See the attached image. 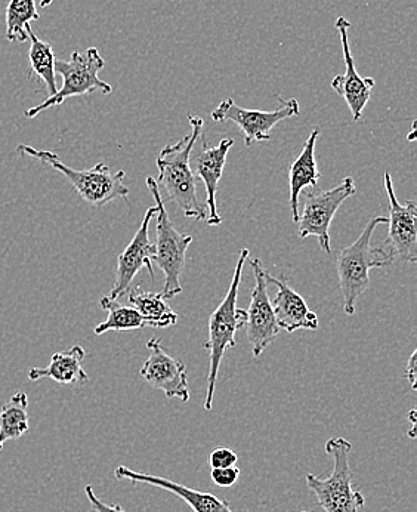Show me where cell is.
<instances>
[{
	"label": "cell",
	"mask_w": 417,
	"mask_h": 512,
	"mask_svg": "<svg viewBox=\"0 0 417 512\" xmlns=\"http://www.w3.org/2000/svg\"><path fill=\"white\" fill-rule=\"evenodd\" d=\"M188 120L193 128L191 134L160 151L156 160L159 169L156 181L165 187L169 200L181 209L185 218L206 221L208 209L197 197V178L191 171L190 163L193 148L203 135V119L188 113Z\"/></svg>",
	"instance_id": "cell-1"
},
{
	"label": "cell",
	"mask_w": 417,
	"mask_h": 512,
	"mask_svg": "<svg viewBox=\"0 0 417 512\" xmlns=\"http://www.w3.org/2000/svg\"><path fill=\"white\" fill-rule=\"evenodd\" d=\"M388 224V218L376 217L367 222L363 233L336 259L339 286L344 298V313L354 316L357 299L369 289L370 270L394 264V259L383 248H372V237L378 225Z\"/></svg>",
	"instance_id": "cell-2"
},
{
	"label": "cell",
	"mask_w": 417,
	"mask_h": 512,
	"mask_svg": "<svg viewBox=\"0 0 417 512\" xmlns=\"http://www.w3.org/2000/svg\"><path fill=\"white\" fill-rule=\"evenodd\" d=\"M249 249L240 251L239 261L234 268L233 280L227 295L222 299L219 307L213 311L209 320V339L203 344V348L209 351V375L208 393H206L205 409L212 410L213 397H215L216 381H218L219 367L228 348L236 347V335L246 325V310L237 308V296H239L240 282L244 262L249 259Z\"/></svg>",
	"instance_id": "cell-3"
},
{
	"label": "cell",
	"mask_w": 417,
	"mask_h": 512,
	"mask_svg": "<svg viewBox=\"0 0 417 512\" xmlns=\"http://www.w3.org/2000/svg\"><path fill=\"white\" fill-rule=\"evenodd\" d=\"M17 151L20 154H24V156L39 160L43 165L49 166V168L57 171L58 174L63 175L73 185L77 194L86 203L94 206V208H104L105 205L113 202V200L129 196V188L123 183L126 172H113L104 162L97 163L94 168L77 171V169L67 166L52 151L37 150V148L27 146V144H20L17 147Z\"/></svg>",
	"instance_id": "cell-4"
},
{
	"label": "cell",
	"mask_w": 417,
	"mask_h": 512,
	"mask_svg": "<svg viewBox=\"0 0 417 512\" xmlns=\"http://www.w3.org/2000/svg\"><path fill=\"white\" fill-rule=\"evenodd\" d=\"M351 450V441L344 437L327 440L326 453L333 458L332 474L327 478L307 474L308 489L317 496L318 505L326 512H358L366 505L363 493L352 484Z\"/></svg>",
	"instance_id": "cell-5"
},
{
	"label": "cell",
	"mask_w": 417,
	"mask_h": 512,
	"mask_svg": "<svg viewBox=\"0 0 417 512\" xmlns=\"http://www.w3.org/2000/svg\"><path fill=\"white\" fill-rule=\"evenodd\" d=\"M147 185L157 208L156 243H154L156 252H154L153 261L165 274V285L160 295L169 301L182 292L181 274L185 268V259H187L185 255H187L188 246L193 242V236L179 233L172 224L157 181L148 177Z\"/></svg>",
	"instance_id": "cell-6"
},
{
	"label": "cell",
	"mask_w": 417,
	"mask_h": 512,
	"mask_svg": "<svg viewBox=\"0 0 417 512\" xmlns=\"http://www.w3.org/2000/svg\"><path fill=\"white\" fill-rule=\"evenodd\" d=\"M105 67L104 58L97 48H89L83 52H73L70 61L55 60V73L63 77V88L57 94L46 98L39 106L26 111L27 119L39 116L51 107L61 106L67 98L82 97L100 91L108 95L113 92V86L100 79L98 73Z\"/></svg>",
	"instance_id": "cell-7"
},
{
	"label": "cell",
	"mask_w": 417,
	"mask_h": 512,
	"mask_svg": "<svg viewBox=\"0 0 417 512\" xmlns=\"http://www.w3.org/2000/svg\"><path fill=\"white\" fill-rule=\"evenodd\" d=\"M357 193L354 178L347 177L335 187L324 191H308L304 208L299 214V239L314 236L318 239L321 251L332 254L330 225L342 203Z\"/></svg>",
	"instance_id": "cell-8"
},
{
	"label": "cell",
	"mask_w": 417,
	"mask_h": 512,
	"mask_svg": "<svg viewBox=\"0 0 417 512\" xmlns=\"http://www.w3.org/2000/svg\"><path fill=\"white\" fill-rule=\"evenodd\" d=\"M276 98L280 101V107L273 111L243 109L234 103L233 98H228L212 111V120L236 123L237 128L243 132L244 144L247 147L270 141L274 126L301 113V107L295 98L284 100L278 94Z\"/></svg>",
	"instance_id": "cell-9"
},
{
	"label": "cell",
	"mask_w": 417,
	"mask_h": 512,
	"mask_svg": "<svg viewBox=\"0 0 417 512\" xmlns=\"http://www.w3.org/2000/svg\"><path fill=\"white\" fill-rule=\"evenodd\" d=\"M250 258V267L255 274V288L250 298L249 310L246 311L247 341L252 347V356L259 357L265 348L276 339L278 328L274 316L273 304L268 295L267 271L259 258Z\"/></svg>",
	"instance_id": "cell-10"
},
{
	"label": "cell",
	"mask_w": 417,
	"mask_h": 512,
	"mask_svg": "<svg viewBox=\"0 0 417 512\" xmlns=\"http://www.w3.org/2000/svg\"><path fill=\"white\" fill-rule=\"evenodd\" d=\"M385 190L389 200L388 237L382 246L391 258L415 264L417 261V208L413 200L398 202L395 196L394 183L391 174L385 172Z\"/></svg>",
	"instance_id": "cell-11"
},
{
	"label": "cell",
	"mask_w": 417,
	"mask_h": 512,
	"mask_svg": "<svg viewBox=\"0 0 417 512\" xmlns=\"http://www.w3.org/2000/svg\"><path fill=\"white\" fill-rule=\"evenodd\" d=\"M147 348L150 354L139 375L151 387L162 390L168 399L187 403L190 400L187 367L181 360L169 354L159 338H151L147 342Z\"/></svg>",
	"instance_id": "cell-12"
},
{
	"label": "cell",
	"mask_w": 417,
	"mask_h": 512,
	"mask_svg": "<svg viewBox=\"0 0 417 512\" xmlns=\"http://www.w3.org/2000/svg\"><path fill=\"white\" fill-rule=\"evenodd\" d=\"M156 215V206L147 209L141 227L135 233L134 239L117 258L116 279H114L113 289H111L108 298L119 299L126 292L131 291L132 282H134L139 271L144 270V268H147L151 279H154L153 258L156 249L151 243L148 230H150V222L153 221Z\"/></svg>",
	"instance_id": "cell-13"
},
{
	"label": "cell",
	"mask_w": 417,
	"mask_h": 512,
	"mask_svg": "<svg viewBox=\"0 0 417 512\" xmlns=\"http://www.w3.org/2000/svg\"><path fill=\"white\" fill-rule=\"evenodd\" d=\"M197 147L194 146L191 153V171L194 177L200 178L205 184L206 190V209H208V224L210 227L221 225L222 218L216 208V193H218V184L224 175V168L227 165L228 153L234 146L233 140L219 141L218 146L210 147L206 138L200 137L197 140Z\"/></svg>",
	"instance_id": "cell-14"
},
{
	"label": "cell",
	"mask_w": 417,
	"mask_h": 512,
	"mask_svg": "<svg viewBox=\"0 0 417 512\" xmlns=\"http://www.w3.org/2000/svg\"><path fill=\"white\" fill-rule=\"evenodd\" d=\"M351 21L347 18L339 17L336 20L335 27L341 35L342 51H344V63L347 67L345 74H339L332 80V89L336 94L341 95L347 103L349 111L352 114V120L358 122L363 116V111L369 104L372 97L373 88L376 82L372 77H361L355 69L354 57L349 49L348 30L351 29Z\"/></svg>",
	"instance_id": "cell-15"
},
{
	"label": "cell",
	"mask_w": 417,
	"mask_h": 512,
	"mask_svg": "<svg viewBox=\"0 0 417 512\" xmlns=\"http://www.w3.org/2000/svg\"><path fill=\"white\" fill-rule=\"evenodd\" d=\"M114 477L117 480H129L132 483L148 484V486L157 487V489L168 490L169 493L184 501L194 512H237L231 508V505L225 499L218 498L213 493L190 489V487L182 486V484L169 480V478L138 473V471L123 467V465L116 468Z\"/></svg>",
	"instance_id": "cell-16"
},
{
	"label": "cell",
	"mask_w": 417,
	"mask_h": 512,
	"mask_svg": "<svg viewBox=\"0 0 417 512\" xmlns=\"http://www.w3.org/2000/svg\"><path fill=\"white\" fill-rule=\"evenodd\" d=\"M267 283L277 288V295L274 296L271 304H273L278 328L286 330L287 333H293L299 329H318L317 314L308 307L307 302L298 292L290 288L286 280L277 279L267 273Z\"/></svg>",
	"instance_id": "cell-17"
},
{
	"label": "cell",
	"mask_w": 417,
	"mask_h": 512,
	"mask_svg": "<svg viewBox=\"0 0 417 512\" xmlns=\"http://www.w3.org/2000/svg\"><path fill=\"white\" fill-rule=\"evenodd\" d=\"M320 137V129L315 128L308 137L307 143L302 148L301 154L296 157L293 165L290 166L289 184H290V211H292L293 222L299 220V196L304 188H314L321 178L320 171L317 168L315 160V143Z\"/></svg>",
	"instance_id": "cell-18"
},
{
	"label": "cell",
	"mask_w": 417,
	"mask_h": 512,
	"mask_svg": "<svg viewBox=\"0 0 417 512\" xmlns=\"http://www.w3.org/2000/svg\"><path fill=\"white\" fill-rule=\"evenodd\" d=\"M86 353L82 345H74L69 353H55L48 367H33L29 370L30 381L52 379L63 385L85 384L89 381L88 373L82 363Z\"/></svg>",
	"instance_id": "cell-19"
},
{
	"label": "cell",
	"mask_w": 417,
	"mask_h": 512,
	"mask_svg": "<svg viewBox=\"0 0 417 512\" xmlns=\"http://www.w3.org/2000/svg\"><path fill=\"white\" fill-rule=\"evenodd\" d=\"M129 292H131L129 304L141 314L148 328H172L178 323V314L172 310L171 305L160 295V292H145L141 288H135Z\"/></svg>",
	"instance_id": "cell-20"
},
{
	"label": "cell",
	"mask_w": 417,
	"mask_h": 512,
	"mask_svg": "<svg viewBox=\"0 0 417 512\" xmlns=\"http://www.w3.org/2000/svg\"><path fill=\"white\" fill-rule=\"evenodd\" d=\"M29 399L27 394L17 393L0 409V450L9 440H18L29 431Z\"/></svg>",
	"instance_id": "cell-21"
},
{
	"label": "cell",
	"mask_w": 417,
	"mask_h": 512,
	"mask_svg": "<svg viewBox=\"0 0 417 512\" xmlns=\"http://www.w3.org/2000/svg\"><path fill=\"white\" fill-rule=\"evenodd\" d=\"M27 35L30 39L29 61L32 72L36 73L40 79L45 82L46 88L49 89V94H57V73H55V58L54 51H52L51 43L40 40L32 30V26L27 24ZM49 95V97H51Z\"/></svg>",
	"instance_id": "cell-22"
},
{
	"label": "cell",
	"mask_w": 417,
	"mask_h": 512,
	"mask_svg": "<svg viewBox=\"0 0 417 512\" xmlns=\"http://www.w3.org/2000/svg\"><path fill=\"white\" fill-rule=\"evenodd\" d=\"M100 305L104 311H107L108 317L105 322L100 323V325L94 329L95 335H103V333L110 332V330L123 332V330L145 328V322L141 314H139L134 307H131V305L119 304L117 299H111L108 298V296L101 298Z\"/></svg>",
	"instance_id": "cell-23"
},
{
	"label": "cell",
	"mask_w": 417,
	"mask_h": 512,
	"mask_svg": "<svg viewBox=\"0 0 417 512\" xmlns=\"http://www.w3.org/2000/svg\"><path fill=\"white\" fill-rule=\"evenodd\" d=\"M40 20L35 0H9L6 8V40L11 43L27 42V24Z\"/></svg>",
	"instance_id": "cell-24"
},
{
	"label": "cell",
	"mask_w": 417,
	"mask_h": 512,
	"mask_svg": "<svg viewBox=\"0 0 417 512\" xmlns=\"http://www.w3.org/2000/svg\"><path fill=\"white\" fill-rule=\"evenodd\" d=\"M237 461H239V456L228 447H219V449L213 450L209 456V464L212 470L213 468L236 467Z\"/></svg>",
	"instance_id": "cell-25"
},
{
	"label": "cell",
	"mask_w": 417,
	"mask_h": 512,
	"mask_svg": "<svg viewBox=\"0 0 417 512\" xmlns=\"http://www.w3.org/2000/svg\"><path fill=\"white\" fill-rule=\"evenodd\" d=\"M213 483L219 487H231L237 483L240 477V470L236 467L230 468H213L212 474Z\"/></svg>",
	"instance_id": "cell-26"
},
{
	"label": "cell",
	"mask_w": 417,
	"mask_h": 512,
	"mask_svg": "<svg viewBox=\"0 0 417 512\" xmlns=\"http://www.w3.org/2000/svg\"><path fill=\"white\" fill-rule=\"evenodd\" d=\"M86 498H88L89 504H91L92 510L95 512H126L120 505H108L101 501L97 495H95L94 487L91 484L85 487Z\"/></svg>",
	"instance_id": "cell-27"
},
{
	"label": "cell",
	"mask_w": 417,
	"mask_h": 512,
	"mask_svg": "<svg viewBox=\"0 0 417 512\" xmlns=\"http://www.w3.org/2000/svg\"><path fill=\"white\" fill-rule=\"evenodd\" d=\"M416 357L417 351H413L412 356H410L409 363H407L406 369V379L410 382V387H412L413 391L417 390L416 378H417V369H416Z\"/></svg>",
	"instance_id": "cell-28"
},
{
	"label": "cell",
	"mask_w": 417,
	"mask_h": 512,
	"mask_svg": "<svg viewBox=\"0 0 417 512\" xmlns=\"http://www.w3.org/2000/svg\"><path fill=\"white\" fill-rule=\"evenodd\" d=\"M51 3L52 0H40V6H42V8H46V6L51 5Z\"/></svg>",
	"instance_id": "cell-29"
},
{
	"label": "cell",
	"mask_w": 417,
	"mask_h": 512,
	"mask_svg": "<svg viewBox=\"0 0 417 512\" xmlns=\"http://www.w3.org/2000/svg\"><path fill=\"white\" fill-rule=\"evenodd\" d=\"M298 512H308V511H298Z\"/></svg>",
	"instance_id": "cell-30"
}]
</instances>
